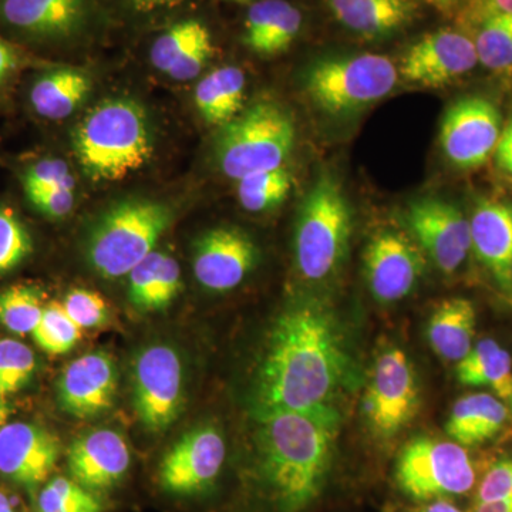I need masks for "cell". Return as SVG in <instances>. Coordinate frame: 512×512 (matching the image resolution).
<instances>
[{"label": "cell", "mask_w": 512, "mask_h": 512, "mask_svg": "<svg viewBox=\"0 0 512 512\" xmlns=\"http://www.w3.org/2000/svg\"><path fill=\"white\" fill-rule=\"evenodd\" d=\"M353 362L338 316L328 303L301 296L269 328L256 365L255 412H302L335 406Z\"/></svg>", "instance_id": "obj_1"}, {"label": "cell", "mask_w": 512, "mask_h": 512, "mask_svg": "<svg viewBox=\"0 0 512 512\" xmlns=\"http://www.w3.org/2000/svg\"><path fill=\"white\" fill-rule=\"evenodd\" d=\"M258 471L279 512H302L328 483L342 416L335 406L256 414Z\"/></svg>", "instance_id": "obj_2"}, {"label": "cell", "mask_w": 512, "mask_h": 512, "mask_svg": "<svg viewBox=\"0 0 512 512\" xmlns=\"http://www.w3.org/2000/svg\"><path fill=\"white\" fill-rule=\"evenodd\" d=\"M73 150L94 181H119L153 156V133L137 101L116 97L94 106L74 128Z\"/></svg>", "instance_id": "obj_3"}, {"label": "cell", "mask_w": 512, "mask_h": 512, "mask_svg": "<svg viewBox=\"0 0 512 512\" xmlns=\"http://www.w3.org/2000/svg\"><path fill=\"white\" fill-rule=\"evenodd\" d=\"M352 208L342 185L330 173L319 174L296 218L293 251L303 279L323 282L338 275L348 258Z\"/></svg>", "instance_id": "obj_4"}, {"label": "cell", "mask_w": 512, "mask_h": 512, "mask_svg": "<svg viewBox=\"0 0 512 512\" xmlns=\"http://www.w3.org/2000/svg\"><path fill=\"white\" fill-rule=\"evenodd\" d=\"M173 220V208L164 202L147 198L117 202L92 225L84 247L87 262L103 278H123L154 252Z\"/></svg>", "instance_id": "obj_5"}, {"label": "cell", "mask_w": 512, "mask_h": 512, "mask_svg": "<svg viewBox=\"0 0 512 512\" xmlns=\"http://www.w3.org/2000/svg\"><path fill=\"white\" fill-rule=\"evenodd\" d=\"M295 140V121L289 111L276 101H256L220 128L215 160L224 175L238 181L284 167Z\"/></svg>", "instance_id": "obj_6"}, {"label": "cell", "mask_w": 512, "mask_h": 512, "mask_svg": "<svg viewBox=\"0 0 512 512\" xmlns=\"http://www.w3.org/2000/svg\"><path fill=\"white\" fill-rule=\"evenodd\" d=\"M396 82L392 60L373 53L322 57L309 66L303 79L305 92L316 109L339 119L382 100Z\"/></svg>", "instance_id": "obj_7"}, {"label": "cell", "mask_w": 512, "mask_h": 512, "mask_svg": "<svg viewBox=\"0 0 512 512\" xmlns=\"http://www.w3.org/2000/svg\"><path fill=\"white\" fill-rule=\"evenodd\" d=\"M394 481L412 500H447L467 494L476 484V471L466 447L456 441L417 437L397 456Z\"/></svg>", "instance_id": "obj_8"}, {"label": "cell", "mask_w": 512, "mask_h": 512, "mask_svg": "<svg viewBox=\"0 0 512 512\" xmlns=\"http://www.w3.org/2000/svg\"><path fill=\"white\" fill-rule=\"evenodd\" d=\"M131 390L138 419L148 431L161 433L184 409V363L173 346L151 345L131 365Z\"/></svg>", "instance_id": "obj_9"}, {"label": "cell", "mask_w": 512, "mask_h": 512, "mask_svg": "<svg viewBox=\"0 0 512 512\" xmlns=\"http://www.w3.org/2000/svg\"><path fill=\"white\" fill-rule=\"evenodd\" d=\"M419 406V380L409 357L399 348L384 350L376 359L365 394L370 431L377 439H393L412 423Z\"/></svg>", "instance_id": "obj_10"}, {"label": "cell", "mask_w": 512, "mask_h": 512, "mask_svg": "<svg viewBox=\"0 0 512 512\" xmlns=\"http://www.w3.org/2000/svg\"><path fill=\"white\" fill-rule=\"evenodd\" d=\"M404 224L441 274L457 272L471 251L470 221L453 202L437 197L410 202Z\"/></svg>", "instance_id": "obj_11"}, {"label": "cell", "mask_w": 512, "mask_h": 512, "mask_svg": "<svg viewBox=\"0 0 512 512\" xmlns=\"http://www.w3.org/2000/svg\"><path fill=\"white\" fill-rule=\"evenodd\" d=\"M501 134L503 119L493 101L484 96H466L451 104L444 114L440 144L454 167L471 170L487 163Z\"/></svg>", "instance_id": "obj_12"}, {"label": "cell", "mask_w": 512, "mask_h": 512, "mask_svg": "<svg viewBox=\"0 0 512 512\" xmlns=\"http://www.w3.org/2000/svg\"><path fill=\"white\" fill-rule=\"evenodd\" d=\"M227 448L221 431L200 426L185 433L165 453L160 481L171 494H200L212 487L224 466Z\"/></svg>", "instance_id": "obj_13"}, {"label": "cell", "mask_w": 512, "mask_h": 512, "mask_svg": "<svg viewBox=\"0 0 512 512\" xmlns=\"http://www.w3.org/2000/svg\"><path fill=\"white\" fill-rule=\"evenodd\" d=\"M424 268L423 251L402 232H380L366 247V282L376 301H402L419 284Z\"/></svg>", "instance_id": "obj_14"}, {"label": "cell", "mask_w": 512, "mask_h": 512, "mask_svg": "<svg viewBox=\"0 0 512 512\" xmlns=\"http://www.w3.org/2000/svg\"><path fill=\"white\" fill-rule=\"evenodd\" d=\"M258 264V248L247 232L234 227L210 229L194 247V274L202 288L228 292L237 288Z\"/></svg>", "instance_id": "obj_15"}, {"label": "cell", "mask_w": 512, "mask_h": 512, "mask_svg": "<svg viewBox=\"0 0 512 512\" xmlns=\"http://www.w3.org/2000/svg\"><path fill=\"white\" fill-rule=\"evenodd\" d=\"M478 62L473 40L456 30L443 29L417 40L404 53L400 74L417 86H446L471 72Z\"/></svg>", "instance_id": "obj_16"}, {"label": "cell", "mask_w": 512, "mask_h": 512, "mask_svg": "<svg viewBox=\"0 0 512 512\" xmlns=\"http://www.w3.org/2000/svg\"><path fill=\"white\" fill-rule=\"evenodd\" d=\"M60 441L32 423H6L0 429V474L12 483L36 490L55 470Z\"/></svg>", "instance_id": "obj_17"}, {"label": "cell", "mask_w": 512, "mask_h": 512, "mask_svg": "<svg viewBox=\"0 0 512 512\" xmlns=\"http://www.w3.org/2000/svg\"><path fill=\"white\" fill-rule=\"evenodd\" d=\"M119 370L107 353L77 357L60 376L57 397L64 412L76 417L106 413L116 400Z\"/></svg>", "instance_id": "obj_18"}, {"label": "cell", "mask_w": 512, "mask_h": 512, "mask_svg": "<svg viewBox=\"0 0 512 512\" xmlns=\"http://www.w3.org/2000/svg\"><path fill=\"white\" fill-rule=\"evenodd\" d=\"M131 464L130 447L120 433L97 429L73 441L69 470L73 480L90 491L107 490L123 480Z\"/></svg>", "instance_id": "obj_19"}, {"label": "cell", "mask_w": 512, "mask_h": 512, "mask_svg": "<svg viewBox=\"0 0 512 512\" xmlns=\"http://www.w3.org/2000/svg\"><path fill=\"white\" fill-rule=\"evenodd\" d=\"M471 249L504 291H512V204L483 198L470 220Z\"/></svg>", "instance_id": "obj_20"}, {"label": "cell", "mask_w": 512, "mask_h": 512, "mask_svg": "<svg viewBox=\"0 0 512 512\" xmlns=\"http://www.w3.org/2000/svg\"><path fill=\"white\" fill-rule=\"evenodd\" d=\"M89 0H0V18L26 35L62 39L86 19Z\"/></svg>", "instance_id": "obj_21"}, {"label": "cell", "mask_w": 512, "mask_h": 512, "mask_svg": "<svg viewBox=\"0 0 512 512\" xmlns=\"http://www.w3.org/2000/svg\"><path fill=\"white\" fill-rule=\"evenodd\" d=\"M333 16L350 32L382 39L409 26L417 15L413 0H326Z\"/></svg>", "instance_id": "obj_22"}, {"label": "cell", "mask_w": 512, "mask_h": 512, "mask_svg": "<svg viewBox=\"0 0 512 512\" xmlns=\"http://www.w3.org/2000/svg\"><path fill=\"white\" fill-rule=\"evenodd\" d=\"M302 28V15L285 0H259L245 19L244 43L261 56H275L292 45Z\"/></svg>", "instance_id": "obj_23"}, {"label": "cell", "mask_w": 512, "mask_h": 512, "mask_svg": "<svg viewBox=\"0 0 512 512\" xmlns=\"http://www.w3.org/2000/svg\"><path fill=\"white\" fill-rule=\"evenodd\" d=\"M127 276L128 298L138 311H163L181 289L180 265L165 252H151Z\"/></svg>", "instance_id": "obj_24"}, {"label": "cell", "mask_w": 512, "mask_h": 512, "mask_svg": "<svg viewBox=\"0 0 512 512\" xmlns=\"http://www.w3.org/2000/svg\"><path fill=\"white\" fill-rule=\"evenodd\" d=\"M476 325L473 302L464 298L446 299L437 306L427 323L431 349L447 362H460L474 346Z\"/></svg>", "instance_id": "obj_25"}, {"label": "cell", "mask_w": 512, "mask_h": 512, "mask_svg": "<svg viewBox=\"0 0 512 512\" xmlns=\"http://www.w3.org/2000/svg\"><path fill=\"white\" fill-rule=\"evenodd\" d=\"M508 410L493 394H467L454 403L446 431L463 447L478 446L493 439L503 429Z\"/></svg>", "instance_id": "obj_26"}, {"label": "cell", "mask_w": 512, "mask_h": 512, "mask_svg": "<svg viewBox=\"0 0 512 512\" xmlns=\"http://www.w3.org/2000/svg\"><path fill=\"white\" fill-rule=\"evenodd\" d=\"M92 92V79L73 67L52 70L36 80L30 90V103L39 116L62 120L72 116Z\"/></svg>", "instance_id": "obj_27"}, {"label": "cell", "mask_w": 512, "mask_h": 512, "mask_svg": "<svg viewBox=\"0 0 512 512\" xmlns=\"http://www.w3.org/2000/svg\"><path fill=\"white\" fill-rule=\"evenodd\" d=\"M245 74L239 67L224 66L198 83L195 106L205 123L222 127L244 110Z\"/></svg>", "instance_id": "obj_28"}, {"label": "cell", "mask_w": 512, "mask_h": 512, "mask_svg": "<svg viewBox=\"0 0 512 512\" xmlns=\"http://www.w3.org/2000/svg\"><path fill=\"white\" fill-rule=\"evenodd\" d=\"M456 376L464 386H488L498 399H512L510 353L494 339H483L457 363Z\"/></svg>", "instance_id": "obj_29"}, {"label": "cell", "mask_w": 512, "mask_h": 512, "mask_svg": "<svg viewBox=\"0 0 512 512\" xmlns=\"http://www.w3.org/2000/svg\"><path fill=\"white\" fill-rule=\"evenodd\" d=\"M292 184V174L285 167L249 174L238 180V200L249 212L271 211L288 198Z\"/></svg>", "instance_id": "obj_30"}, {"label": "cell", "mask_w": 512, "mask_h": 512, "mask_svg": "<svg viewBox=\"0 0 512 512\" xmlns=\"http://www.w3.org/2000/svg\"><path fill=\"white\" fill-rule=\"evenodd\" d=\"M210 39V30L200 20L175 23L154 42L150 52L151 63L161 73L168 74L192 49Z\"/></svg>", "instance_id": "obj_31"}, {"label": "cell", "mask_w": 512, "mask_h": 512, "mask_svg": "<svg viewBox=\"0 0 512 512\" xmlns=\"http://www.w3.org/2000/svg\"><path fill=\"white\" fill-rule=\"evenodd\" d=\"M478 62L490 70L512 67V15L485 12L483 22L474 40Z\"/></svg>", "instance_id": "obj_32"}, {"label": "cell", "mask_w": 512, "mask_h": 512, "mask_svg": "<svg viewBox=\"0 0 512 512\" xmlns=\"http://www.w3.org/2000/svg\"><path fill=\"white\" fill-rule=\"evenodd\" d=\"M42 292L35 286L16 285L0 292V323L18 335H28L42 316Z\"/></svg>", "instance_id": "obj_33"}, {"label": "cell", "mask_w": 512, "mask_h": 512, "mask_svg": "<svg viewBox=\"0 0 512 512\" xmlns=\"http://www.w3.org/2000/svg\"><path fill=\"white\" fill-rule=\"evenodd\" d=\"M82 332L64 311L62 303L52 302L43 308L32 336L39 348L49 355H64L76 346Z\"/></svg>", "instance_id": "obj_34"}, {"label": "cell", "mask_w": 512, "mask_h": 512, "mask_svg": "<svg viewBox=\"0 0 512 512\" xmlns=\"http://www.w3.org/2000/svg\"><path fill=\"white\" fill-rule=\"evenodd\" d=\"M39 512H103V504L92 491L77 481L56 477L42 488L37 497Z\"/></svg>", "instance_id": "obj_35"}, {"label": "cell", "mask_w": 512, "mask_h": 512, "mask_svg": "<svg viewBox=\"0 0 512 512\" xmlns=\"http://www.w3.org/2000/svg\"><path fill=\"white\" fill-rule=\"evenodd\" d=\"M37 360L25 343L0 340V396L8 397L25 389L35 376Z\"/></svg>", "instance_id": "obj_36"}, {"label": "cell", "mask_w": 512, "mask_h": 512, "mask_svg": "<svg viewBox=\"0 0 512 512\" xmlns=\"http://www.w3.org/2000/svg\"><path fill=\"white\" fill-rule=\"evenodd\" d=\"M32 238L15 212L0 207V276L22 264L32 252Z\"/></svg>", "instance_id": "obj_37"}, {"label": "cell", "mask_w": 512, "mask_h": 512, "mask_svg": "<svg viewBox=\"0 0 512 512\" xmlns=\"http://www.w3.org/2000/svg\"><path fill=\"white\" fill-rule=\"evenodd\" d=\"M64 311L79 328H99L109 319L107 303L99 295L87 289H73L62 303Z\"/></svg>", "instance_id": "obj_38"}, {"label": "cell", "mask_w": 512, "mask_h": 512, "mask_svg": "<svg viewBox=\"0 0 512 512\" xmlns=\"http://www.w3.org/2000/svg\"><path fill=\"white\" fill-rule=\"evenodd\" d=\"M26 194L35 191L52 190L57 187H74V178L69 165L57 158H47L28 168L23 175Z\"/></svg>", "instance_id": "obj_39"}, {"label": "cell", "mask_w": 512, "mask_h": 512, "mask_svg": "<svg viewBox=\"0 0 512 512\" xmlns=\"http://www.w3.org/2000/svg\"><path fill=\"white\" fill-rule=\"evenodd\" d=\"M512 495V458H501L485 473L483 480L478 485L476 500L483 501L500 500V498Z\"/></svg>", "instance_id": "obj_40"}, {"label": "cell", "mask_w": 512, "mask_h": 512, "mask_svg": "<svg viewBox=\"0 0 512 512\" xmlns=\"http://www.w3.org/2000/svg\"><path fill=\"white\" fill-rule=\"evenodd\" d=\"M30 204L52 220L67 217L74 207V187H57L52 190L29 192Z\"/></svg>", "instance_id": "obj_41"}, {"label": "cell", "mask_w": 512, "mask_h": 512, "mask_svg": "<svg viewBox=\"0 0 512 512\" xmlns=\"http://www.w3.org/2000/svg\"><path fill=\"white\" fill-rule=\"evenodd\" d=\"M495 160H497L500 170L512 177V120L505 127L498 146L495 148Z\"/></svg>", "instance_id": "obj_42"}, {"label": "cell", "mask_w": 512, "mask_h": 512, "mask_svg": "<svg viewBox=\"0 0 512 512\" xmlns=\"http://www.w3.org/2000/svg\"><path fill=\"white\" fill-rule=\"evenodd\" d=\"M16 67H18V55L5 40L0 39V86L10 74L15 72Z\"/></svg>", "instance_id": "obj_43"}, {"label": "cell", "mask_w": 512, "mask_h": 512, "mask_svg": "<svg viewBox=\"0 0 512 512\" xmlns=\"http://www.w3.org/2000/svg\"><path fill=\"white\" fill-rule=\"evenodd\" d=\"M473 512H512V495L500 500L474 503Z\"/></svg>", "instance_id": "obj_44"}, {"label": "cell", "mask_w": 512, "mask_h": 512, "mask_svg": "<svg viewBox=\"0 0 512 512\" xmlns=\"http://www.w3.org/2000/svg\"><path fill=\"white\" fill-rule=\"evenodd\" d=\"M128 2L141 12H151V10L177 5L181 0H128Z\"/></svg>", "instance_id": "obj_45"}, {"label": "cell", "mask_w": 512, "mask_h": 512, "mask_svg": "<svg viewBox=\"0 0 512 512\" xmlns=\"http://www.w3.org/2000/svg\"><path fill=\"white\" fill-rule=\"evenodd\" d=\"M413 512H463L460 508H457L456 505L451 504L450 501L447 500H434L429 501L423 507L417 508L416 511Z\"/></svg>", "instance_id": "obj_46"}, {"label": "cell", "mask_w": 512, "mask_h": 512, "mask_svg": "<svg viewBox=\"0 0 512 512\" xmlns=\"http://www.w3.org/2000/svg\"><path fill=\"white\" fill-rule=\"evenodd\" d=\"M485 12L511 13L512 0H481Z\"/></svg>", "instance_id": "obj_47"}, {"label": "cell", "mask_w": 512, "mask_h": 512, "mask_svg": "<svg viewBox=\"0 0 512 512\" xmlns=\"http://www.w3.org/2000/svg\"><path fill=\"white\" fill-rule=\"evenodd\" d=\"M423 2L429 3L433 8L439 9L440 12H451L458 3V0H423Z\"/></svg>", "instance_id": "obj_48"}, {"label": "cell", "mask_w": 512, "mask_h": 512, "mask_svg": "<svg viewBox=\"0 0 512 512\" xmlns=\"http://www.w3.org/2000/svg\"><path fill=\"white\" fill-rule=\"evenodd\" d=\"M10 413H12V409L8 402H6L5 397L0 396V429L8 423Z\"/></svg>", "instance_id": "obj_49"}, {"label": "cell", "mask_w": 512, "mask_h": 512, "mask_svg": "<svg viewBox=\"0 0 512 512\" xmlns=\"http://www.w3.org/2000/svg\"><path fill=\"white\" fill-rule=\"evenodd\" d=\"M0 512H15L9 498L2 491H0Z\"/></svg>", "instance_id": "obj_50"}, {"label": "cell", "mask_w": 512, "mask_h": 512, "mask_svg": "<svg viewBox=\"0 0 512 512\" xmlns=\"http://www.w3.org/2000/svg\"><path fill=\"white\" fill-rule=\"evenodd\" d=\"M229 2H235V3H249V2H252V0H229Z\"/></svg>", "instance_id": "obj_51"}]
</instances>
